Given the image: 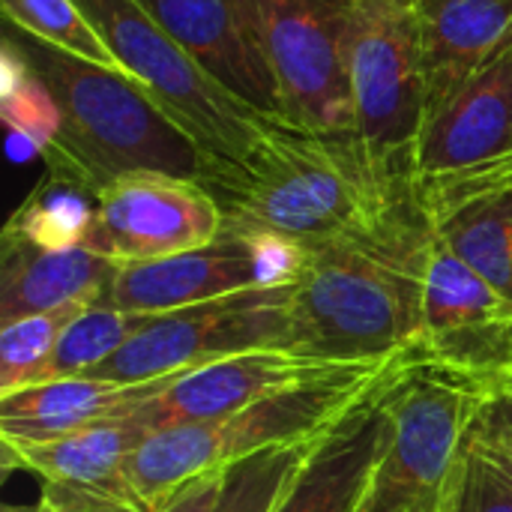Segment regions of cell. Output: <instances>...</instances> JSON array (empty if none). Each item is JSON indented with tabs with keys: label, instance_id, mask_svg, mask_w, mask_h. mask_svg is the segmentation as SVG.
<instances>
[{
	"label": "cell",
	"instance_id": "cell-29",
	"mask_svg": "<svg viewBox=\"0 0 512 512\" xmlns=\"http://www.w3.org/2000/svg\"><path fill=\"white\" fill-rule=\"evenodd\" d=\"M483 423L492 426L495 432H501L504 438L512 441V378L501 381L495 396L489 399V405L483 408Z\"/></svg>",
	"mask_w": 512,
	"mask_h": 512
},
{
	"label": "cell",
	"instance_id": "cell-26",
	"mask_svg": "<svg viewBox=\"0 0 512 512\" xmlns=\"http://www.w3.org/2000/svg\"><path fill=\"white\" fill-rule=\"evenodd\" d=\"M93 303H72L51 312L15 318L0 327V396L39 384L66 327Z\"/></svg>",
	"mask_w": 512,
	"mask_h": 512
},
{
	"label": "cell",
	"instance_id": "cell-15",
	"mask_svg": "<svg viewBox=\"0 0 512 512\" xmlns=\"http://www.w3.org/2000/svg\"><path fill=\"white\" fill-rule=\"evenodd\" d=\"M411 189L429 228L512 297V156L459 174L411 180Z\"/></svg>",
	"mask_w": 512,
	"mask_h": 512
},
{
	"label": "cell",
	"instance_id": "cell-11",
	"mask_svg": "<svg viewBox=\"0 0 512 512\" xmlns=\"http://www.w3.org/2000/svg\"><path fill=\"white\" fill-rule=\"evenodd\" d=\"M222 228L225 213L198 180L129 174L96 195L84 249L114 264H141L207 246Z\"/></svg>",
	"mask_w": 512,
	"mask_h": 512
},
{
	"label": "cell",
	"instance_id": "cell-22",
	"mask_svg": "<svg viewBox=\"0 0 512 512\" xmlns=\"http://www.w3.org/2000/svg\"><path fill=\"white\" fill-rule=\"evenodd\" d=\"M0 117L9 129V150L15 159H42L60 132V108L54 96L6 42H0Z\"/></svg>",
	"mask_w": 512,
	"mask_h": 512
},
{
	"label": "cell",
	"instance_id": "cell-14",
	"mask_svg": "<svg viewBox=\"0 0 512 512\" xmlns=\"http://www.w3.org/2000/svg\"><path fill=\"white\" fill-rule=\"evenodd\" d=\"M339 366L345 363H330L294 348H258L171 378L162 393L141 402L129 414L150 435L171 426L207 423L237 414L279 390L312 381Z\"/></svg>",
	"mask_w": 512,
	"mask_h": 512
},
{
	"label": "cell",
	"instance_id": "cell-25",
	"mask_svg": "<svg viewBox=\"0 0 512 512\" xmlns=\"http://www.w3.org/2000/svg\"><path fill=\"white\" fill-rule=\"evenodd\" d=\"M324 435V432H321ZM306 438L297 444H282L264 453H255L231 468H225L222 492L213 512H273L306 459L312 456L318 438Z\"/></svg>",
	"mask_w": 512,
	"mask_h": 512
},
{
	"label": "cell",
	"instance_id": "cell-30",
	"mask_svg": "<svg viewBox=\"0 0 512 512\" xmlns=\"http://www.w3.org/2000/svg\"><path fill=\"white\" fill-rule=\"evenodd\" d=\"M477 426L483 429V435L489 438V444L495 447V453L504 459V465H510V471H512V441L510 438H504L501 432H495L492 426H486V423H483V417H477Z\"/></svg>",
	"mask_w": 512,
	"mask_h": 512
},
{
	"label": "cell",
	"instance_id": "cell-1",
	"mask_svg": "<svg viewBox=\"0 0 512 512\" xmlns=\"http://www.w3.org/2000/svg\"><path fill=\"white\" fill-rule=\"evenodd\" d=\"M225 222L300 246L375 237L414 207L411 177L381 162L357 132L270 123L255 147L207 186Z\"/></svg>",
	"mask_w": 512,
	"mask_h": 512
},
{
	"label": "cell",
	"instance_id": "cell-19",
	"mask_svg": "<svg viewBox=\"0 0 512 512\" xmlns=\"http://www.w3.org/2000/svg\"><path fill=\"white\" fill-rule=\"evenodd\" d=\"M120 264L75 246L42 249L0 237V324L72 303H102Z\"/></svg>",
	"mask_w": 512,
	"mask_h": 512
},
{
	"label": "cell",
	"instance_id": "cell-24",
	"mask_svg": "<svg viewBox=\"0 0 512 512\" xmlns=\"http://www.w3.org/2000/svg\"><path fill=\"white\" fill-rule=\"evenodd\" d=\"M438 512H512L510 465L495 453L477 420L438 492Z\"/></svg>",
	"mask_w": 512,
	"mask_h": 512
},
{
	"label": "cell",
	"instance_id": "cell-10",
	"mask_svg": "<svg viewBox=\"0 0 512 512\" xmlns=\"http://www.w3.org/2000/svg\"><path fill=\"white\" fill-rule=\"evenodd\" d=\"M306 246L279 234L240 225L222 228L207 246L141 264H120L102 303L126 312L159 315L237 291L300 279Z\"/></svg>",
	"mask_w": 512,
	"mask_h": 512
},
{
	"label": "cell",
	"instance_id": "cell-9",
	"mask_svg": "<svg viewBox=\"0 0 512 512\" xmlns=\"http://www.w3.org/2000/svg\"><path fill=\"white\" fill-rule=\"evenodd\" d=\"M279 93L282 123L309 132H357L351 93L354 0H246Z\"/></svg>",
	"mask_w": 512,
	"mask_h": 512
},
{
	"label": "cell",
	"instance_id": "cell-23",
	"mask_svg": "<svg viewBox=\"0 0 512 512\" xmlns=\"http://www.w3.org/2000/svg\"><path fill=\"white\" fill-rule=\"evenodd\" d=\"M153 315L114 309L108 303L87 306L60 336V345L45 366L39 384L60 378H81L102 366L111 354H117L129 339H135Z\"/></svg>",
	"mask_w": 512,
	"mask_h": 512
},
{
	"label": "cell",
	"instance_id": "cell-2",
	"mask_svg": "<svg viewBox=\"0 0 512 512\" xmlns=\"http://www.w3.org/2000/svg\"><path fill=\"white\" fill-rule=\"evenodd\" d=\"M0 42L18 51L60 108V132L42 153L45 174L99 195L129 174H168L210 186L225 168L123 69L81 60L9 21Z\"/></svg>",
	"mask_w": 512,
	"mask_h": 512
},
{
	"label": "cell",
	"instance_id": "cell-12",
	"mask_svg": "<svg viewBox=\"0 0 512 512\" xmlns=\"http://www.w3.org/2000/svg\"><path fill=\"white\" fill-rule=\"evenodd\" d=\"M417 345L444 366L492 381L512 378V297L465 264L432 228L423 252Z\"/></svg>",
	"mask_w": 512,
	"mask_h": 512
},
{
	"label": "cell",
	"instance_id": "cell-4",
	"mask_svg": "<svg viewBox=\"0 0 512 512\" xmlns=\"http://www.w3.org/2000/svg\"><path fill=\"white\" fill-rule=\"evenodd\" d=\"M396 360L345 363L327 375L279 390L237 414L153 432L129 459V480L150 507H162L186 483L219 474L255 453L315 438L336 426Z\"/></svg>",
	"mask_w": 512,
	"mask_h": 512
},
{
	"label": "cell",
	"instance_id": "cell-17",
	"mask_svg": "<svg viewBox=\"0 0 512 512\" xmlns=\"http://www.w3.org/2000/svg\"><path fill=\"white\" fill-rule=\"evenodd\" d=\"M225 90L282 123L279 93L246 0H141Z\"/></svg>",
	"mask_w": 512,
	"mask_h": 512
},
{
	"label": "cell",
	"instance_id": "cell-28",
	"mask_svg": "<svg viewBox=\"0 0 512 512\" xmlns=\"http://www.w3.org/2000/svg\"><path fill=\"white\" fill-rule=\"evenodd\" d=\"M222 477L225 471L219 474H207V477H198L192 483H186L180 492H174L159 512H213L216 501H219V492H222Z\"/></svg>",
	"mask_w": 512,
	"mask_h": 512
},
{
	"label": "cell",
	"instance_id": "cell-18",
	"mask_svg": "<svg viewBox=\"0 0 512 512\" xmlns=\"http://www.w3.org/2000/svg\"><path fill=\"white\" fill-rule=\"evenodd\" d=\"M177 378V375H174ZM171 378L144 384H117L105 378H60L0 396V435L3 447L48 444L84 426L129 414L153 399Z\"/></svg>",
	"mask_w": 512,
	"mask_h": 512
},
{
	"label": "cell",
	"instance_id": "cell-16",
	"mask_svg": "<svg viewBox=\"0 0 512 512\" xmlns=\"http://www.w3.org/2000/svg\"><path fill=\"white\" fill-rule=\"evenodd\" d=\"M414 345L396 354L381 381L330 426L273 512H357L390 435V387Z\"/></svg>",
	"mask_w": 512,
	"mask_h": 512
},
{
	"label": "cell",
	"instance_id": "cell-6",
	"mask_svg": "<svg viewBox=\"0 0 512 512\" xmlns=\"http://www.w3.org/2000/svg\"><path fill=\"white\" fill-rule=\"evenodd\" d=\"M126 75L141 81L216 159L240 162L270 117L225 90L141 0H75Z\"/></svg>",
	"mask_w": 512,
	"mask_h": 512
},
{
	"label": "cell",
	"instance_id": "cell-20",
	"mask_svg": "<svg viewBox=\"0 0 512 512\" xmlns=\"http://www.w3.org/2000/svg\"><path fill=\"white\" fill-rule=\"evenodd\" d=\"M432 96L489 60L512 33V0H414Z\"/></svg>",
	"mask_w": 512,
	"mask_h": 512
},
{
	"label": "cell",
	"instance_id": "cell-21",
	"mask_svg": "<svg viewBox=\"0 0 512 512\" xmlns=\"http://www.w3.org/2000/svg\"><path fill=\"white\" fill-rule=\"evenodd\" d=\"M96 216V195L45 174L42 183L18 204L3 234L21 237L42 249H75L84 246Z\"/></svg>",
	"mask_w": 512,
	"mask_h": 512
},
{
	"label": "cell",
	"instance_id": "cell-7",
	"mask_svg": "<svg viewBox=\"0 0 512 512\" xmlns=\"http://www.w3.org/2000/svg\"><path fill=\"white\" fill-rule=\"evenodd\" d=\"M348 63L357 135L381 162L411 177V147L432 99L414 0H354Z\"/></svg>",
	"mask_w": 512,
	"mask_h": 512
},
{
	"label": "cell",
	"instance_id": "cell-8",
	"mask_svg": "<svg viewBox=\"0 0 512 512\" xmlns=\"http://www.w3.org/2000/svg\"><path fill=\"white\" fill-rule=\"evenodd\" d=\"M294 285L297 279L159 312L87 378L144 384L186 375L207 363L258 348H291Z\"/></svg>",
	"mask_w": 512,
	"mask_h": 512
},
{
	"label": "cell",
	"instance_id": "cell-3",
	"mask_svg": "<svg viewBox=\"0 0 512 512\" xmlns=\"http://www.w3.org/2000/svg\"><path fill=\"white\" fill-rule=\"evenodd\" d=\"M429 222L414 207L375 237L306 249L291 300V348L330 360H387L420 342Z\"/></svg>",
	"mask_w": 512,
	"mask_h": 512
},
{
	"label": "cell",
	"instance_id": "cell-27",
	"mask_svg": "<svg viewBox=\"0 0 512 512\" xmlns=\"http://www.w3.org/2000/svg\"><path fill=\"white\" fill-rule=\"evenodd\" d=\"M3 21L105 69H120L75 0H0Z\"/></svg>",
	"mask_w": 512,
	"mask_h": 512
},
{
	"label": "cell",
	"instance_id": "cell-31",
	"mask_svg": "<svg viewBox=\"0 0 512 512\" xmlns=\"http://www.w3.org/2000/svg\"><path fill=\"white\" fill-rule=\"evenodd\" d=\"M0 512H60L45 495H39V501H33V504H6Z\"/></svg>",
	"mask_w": 512,
	"mask_h": 512
},
{
	"label": "cell",
	"instance_id": "cell-13",
	"mask_svg": "<svg viewBox=\"0 0 512 512\" xmlns=\"http://www.w3.org/2000/svg\"><path fill=\"white\" fill-rule=\"evenodd\" d=\"M512 156V33L468 75L429 99L411 147V180H432Z\"/></svg>",
	"mask_w": 512,
	"mask_h": 512
},
{
	"label": "cell",
	"instance_id": "cell-5",
	"mask_svg": "<svg viewBox=\"0 0 512 512\" xmlns=\"http://www.w3.org/2000/svg\"><path fill=\"white\" fill-rule=\"evenodd\" d=\"M498 384L429 360L414 345L390 387V435L357 512H414L438 498L468 429Z\"/></svg>",
	"mask_w": 512,
	"mask_h": 512
}]
</instances>
